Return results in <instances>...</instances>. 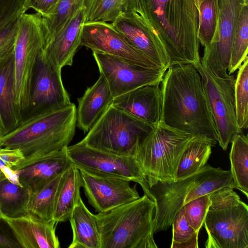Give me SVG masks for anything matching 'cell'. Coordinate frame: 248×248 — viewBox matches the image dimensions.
Returning a JSON list of instances; mask_svg holds the SVG:
<instances>
[{
	"instance_id": "obj_1",
	"label": "cell",
	"mask_w": 248,
	"mask_h": 248,
	"mask_svg": "<svg viewBox=\"0 0 248 248\" xmlns=\"http://www.w3.org/2000/svg\"><path fill=\"white\" fill-rule=\"evenodd\" d=\"M136 17L157 48L169 57L170 66L201 62L196 0H139Z\"/></svg>"
},
{
	"instance_id": "obj_2",
	"label": "cell",
	"mask_w": 248,
	"mask_h": 248,
	"mask_svg": "<svg viewBox=\"0 0 248 248\" xmlns=\"http://www.w3.org/2000/svg\"><path fill=\"white\" fill-rule=\"evenodd\" d=\"M160 84V121L177 130L207 139L215 146L218 136L201 77L195 66H170Z\"/></svg>"
},
{
	"instance_id": "obj_3",
	"label": "cell",
	"mask_w": 248,
	"mask_h": 248,
	"mask_svg": "<svg viewBox=\"0 0 248 248\" xmlns=\"http://www.w3.org/2000/svg\"><path fill=\"white\" fill-rule=\"evenodd\" d=\"M77 123V108L71 103L24 121L0 138V148L20 150L25 158L21 164L68 146L75 135Z\"/></svg>"
},
{
	"instance_id": "obj_4",
	"label": "cell",
	"mask_w": 248,
	"mask_h": 248,
	"mask_svg": "<svg viewBox=\"0 0 248 248\" xmlns=\"http://www.w3.org/2000/svg\"><path fill=\"white\" fill-rule=\"evenodd\" d=\"M155 202L146 194L94 215L101 248H157L154 238Z\"/></svg>"
},
{
	"instance_id": "obj_5",
	"label": "cell",
	"mask_w": 248,
	"mask_h": 248,
	"mask_svg": "<svg viewBox=\"0 0 248 248\" xmlns=\"http://www.w3.org/2000/svg\"><path fill=\"white\" fill-rule=\"evenodd\" d=\"M233 188L209 194L211 204L203 226L208 248H248V206Z\"/></svg>"
},
{
	"instance_id": "obj_6",
	"label": "cell",
	"mask_w": 248,
	"mask_h": 248,
	"mask_svg": "<svg viewBox=\"0 0 248 248\" xmlns=\"http://www.w3.org/2000/svg\"><path fill=\"white\" fill-rule=\"evenodd\" d=\"M154 126L110 105L81 141L102 151L135 156Z\"/></svg>"
},
{
	"instance_id": "obj_7",
	"label": "cell",
	"mask_w": 248,
	"mask_h": 248,
	"mask_svg": "<svg viewBox=\"0 0 248 248\" xmlns=\"http://www.w3.org/2000/svg\"><path fill=\"white\" fill-rule=\"evenodd\" d=\"M194 137L160 121L155 124L135 156L146 180H175L182 155Z\"/></svg>"
},
{
	"instance_id": "obj_8",
	"label": "cell",
	"mask_w": 248,
	"mask_h": 248,
	"mask_svg": "<svg viewBox=\"0 0 248 248\" xmlns=\"http://www.w3.org/2000/svg\"><path fill=\"white\" fill-rule=\"evenodd\" d=\"M48 32L44 17L38 13L24 14L19 19L14 49L16 101L22 120L30 102L37 57L44 50Z\"/></svg>"
},
{
	"instance_id": "obj_9",
	"label": "cell",
	"mask_w": 248,
	"mask_h": 248,
	"mask_svg": "<svg viewBox=\"0 0 248 248\" xmlns=\"http://www.w3.org/2000/svg\"><path fill=\"white\" fill-rule=\"evenodd\" d=\"M200 74L203 89L216 126L219 145L226 150L229 143L242 131L235 111L234 77L215 76L201 62L194 66Z\"/></svg>"
},
{
	"instance_id": "obj_10",
	"label": "cell",
	"mask_w": 248,
	"mask_h": 248,
	"mask_svg": "<svg viewBox=\"0 0 248 248\" xmlns=\"http://www.w3.org/2000/svg\"><path fill=\"white\" fill-rule=\"evenodd\" d=\"M71 164L89 173L126 179L139 184L151 199L146 177L136 157L119 155L92 148L82 141L66 147Z\"/></svg>"
},
{
	"instance_id": "obj_11",
	"label": "cell",
	"mask_w": 248,
	"mask_h": 248,
	"mask_svg": "<svg viewBox=\"0 0 248 248\" xmlns=\"http://www.w3.org/2000/svg\"><path fill=\"white\" fill-rule=\"evenodd\" d=\"M248 0H218L217 20L213 37L204 47L202 65L215 76L227 78L232 44L239 17Z\"/></svg>"
},
{
	"instance_id": "obj_12",
	"label": "cell",
	"mask_w": 248,
	"mask_h": 248,
	"mask_svg": "<svg viewBox=\"0 0 248 248\" xmlns=\"http://www.w3.org/2000/svg\"><path fill=\"white\" fill-rule=\"evenodd\" d=\"M62 81L61 69L46 59L44 50L38 55L33 75L29 105L22 123L71 104Z\"/></svg>"
},
{
	"instance_id": "obj_13",
	"label": "cell",
	"mask_w": 248,
	"mask_h": 248,
	"mask_svg": "<svg viewBox=\"0 0 248 248\" xmlns=\"http://www.w3.org/2000/svg\"><path fill=\"white\" fill-rule=\"evenodd\" d=\"M80 46L143 68L165 70L133 46L111 23L85 22L81 30Z\"/></svg>"
},
{
	"instance_id": "obj_14",
	"label": "cell",
	"mask_w": 248,
	"mask_h": 248,
	"mask_svg": "<svg viewBox=\"0 0 248 248\" xmlns=\"http://www.w3.org/2000/svg\"><path fill=\"white\" fill-rule=\"evenodd\" d=\"M211 166L206 165L197 173L177 180H147L151 199L155 204L154 233L166 231L184 206L188 192L205 177Z\"/></svg>"
},
{
	"instance_id": "obj_15",
	"label": "cell",
	"mask_w": 248,
	"mask_h": 248,
	"mask_svg": "<svg viewBox=\"0 0 248 248\" xmlns=\"http://www.w3.org/2000/svg\"><path fill=\"white\" fill-rule=\"evenodd\" d=\"M92 51L100 74L106 79L114 98L140 87L160 84L167 70L143 68L111 55Z\"/></svg>"
},
{
	"instance_id": "obj_16",
	"label": "cell",
	"mask_w": 248,
	"mask_h": 248,
	"mask_svg": "<svg viewBox=\"0 0 248 248\" xmlns=\"http://www.w3.org/2000/svg\"><path fill=\"white\" fill-rule=\"evenodd\" d=\"M79 170L88 202L98 213L108 212L140 197L136 185L131 187L129 180Z\"/></svg>"
},
{
	"instance_id": "obj_17",
	"label": "cell",
	"mask_w": 248,
	"mask_h": 248,
	"mask_svg": "<svg viewBox=\"0 0 248 248\" xmlns=\"http://www.w3.org/2000/svg\"><path fill=\"white\" fill-rule=\"evenodd\" d=\"M71 165L65 147L23 163L13 170L17 173L19 183L31 194Z\"/></svg>"
},
{
	"instance_id": "obj_18",
	"label": "cell",
	"mask_w": 248,
	"mask_h": 248,
	"mask_svg": "<svg viewBox=\"0 0 248 248\" xmlns=\"http://www.w3.org/2000/svg\"><path fill=\"white\" fill-rule=\"evenodd\" d=\"M114 107L153 125L160 121L162 95L160 84L146 85L114 98Z\"/></svg>"
},
{
	"instance_id": "obj_19",
	"label": "cell",
	"mask_w": 248,
	"mask_h": 248,
	"mask_svg": "<svg viewBox=\"0 0 248 248\" xmlns=\"http://www.w3.org/2000/svg\"><path fill=\"white\" fill-rule=\"evenodd\" d=\"M85 22L82 8L46 44L44 54L59 69L72 65L74 57L80 46L81 30Z\"/></svg>"
},
{
	"instance_id": "obj_20",
	"label": "cell",
	"mask_w": 248,
	"mask_h": 248,
	"mask_svg": "<svg viewBox=\"0 0 248 248\" xmlns=\"http://www.w3.org/2000/svg\"><path fill=\"white\" fill-rule=\"evenodd\" d=\"M23 248H60L55 232L56 223L30 216L17 218H2Z\"/></svg>"
},
{
	"instance_id": "obj_21",
	"label": "cell",
	"mask_w": 248,
	"mask_h": 248,
	"mask_svg": "<svg viewBox=\"0 0 248 248\" xmlns=\"http://www.w3.org/2000/svg\"><path fill=\"white\" fill-rule=\"evenodd\" d=\"M114 97L104 77L100 74L97 81L78 99L77 125L88 132L111 105Z\"/></svg>"
},
{
	"instance_id": "obj_22",
	"label": "cell",
	"mask_w": 248,
	"mask_h": 248,
	"mask_svg": "<svg viewBox=\"0 0 248 248\" xmlns=\"http://www.w3.org/2000/svg\"><path fill=\"white\" fill-rule=\"evenodd\" d=\"M0 116L3 136L22 123L16 101L14 52L0 62Z\"/></svg>"
},
{
	"instance_id": "obj_23",
	"label": "cell",
	"mask_w": 248,
	"mask_h": 248,
	"mask_svg": "<svg viewBox=\"0 0 248 248\" xmlns=\"http://www.w3.org/2000/svg\"><path fill=\"white\" fill-rule=\"evenodd\" d=\"M135 48L140 51L162 69L170 66L169 58L155 45L133 16L122 15L111 23Z\"/></svg>"
},
{
	"instance_id": "obj_24",
	"label": "cell",
	"mask_w": 248,
	"mask_h": 248,
	"mask_svg": "<svg viewBox=\"0 0 248 248\" xmlns=\"http://www.w3.org/2000/svg\"><path fill=\"white\" fill-rule=\"evenodd\" d=\"M73 239L69 248H101L100 237L94 214L86 207L81 198L69 217Z\"/></svg>"
},
{
	"instance_id": "obj_25",
	"label": "cell",
	"mask_w": 248,
	"mask_h": 248,
	"mask_svg": "<svg viewBox=\"0 0 248 248\" xmlns=\"http://www.w3.org/2000/svg\"><path fill=\"white\" fill-rule=\"evenodd\" d=\"M83 9L85 22L112 23L122 15L140 14L139 0H84Z\"/></svg>"
},
{
	"instance_id": "obj_26",
	"label": "cell",
	"mask_w": 248,
	"mask_h": 248,
	"mask_svg": "<svg viewBox=\"0 0 248 248\" xmlns=\"http://www.w3.org/2000/svg\"><path fill=\"white\" fill-rule=\"evenodd\" d=\"M81 187L79 170L72 164L65 170L57 192L53 221L57 224L69 219L73 208L81 198Z\"/></svg>"
},
{
	"instance_id": "obj_27",
	"label": "cell",
	"mask_w": 248,
	"mask_h": 248,
	"mask_svg": "<svg viewBox=\"0 0 248 248\" xmlns=\"http://www.w3.org/2000/svg\"><path fill=\"white\" fill-rule=\"evenodd\" d=\"M31 193L20 184L0 176V213L1 217L17 218L29 216Z\"/></svg>"
},
{
	"instance_id": "obj_28",
	"label": "cell",
	"mask_w": 248,
	"mask_h": 248,
	"mask_svg": "<svg viewBox=\"0 0 248 248\" xmlns=\"http://www.w3.org/2000/svg\"><path fill=\"white\" fill-rule=\"evenodd\" d=\"M214 146L207 139L194 137L182 155L175 180L186 178L202 170L207 164Z\"/></svg>"
},
{
	"instance_id": "obj_29",
	"label": "cell",
	"mask_w": 248,
	"mask_h": 248,
	"mask_svg": "<svg viewBox=\"0 0 248 248\" xmlns=\"http://www.w3.org/2000/svg\"><path fill=\"white\" fill-rule=\"evenodd\" d=\"M65 170L31 194L30 216L50 222L53 214L57 192Z\"/></svg>"
},
{
	"instance_id": "obj_30",
	"label": "cell",
	"mask_w": 248,
	"mask_h": 248,
	"mask_svg": "<svg viewBox=\"0 0 248 248\" xmlns=\"http://www.w3.org/2000/svg\"><path fill=\"white\" fill-rule=\"evenodd\" d=\"M230 159L235 188L248 197V137L243 133L232 140Z\"/></svg>"
},
{
	"instance_id": "obj_31",
	"label": "cell",
	"mask_w": 248,
	"mask_h": 248,
	"mask_svg": "<svg viewBox=\"0 0 248 248\" xmlns=\"http://www.w3.org/2000/svg\"><path fill=\"white\" fill-rule=\"evenodd\" d=\"M226 186L235 188L231 170H225L220 168L211 166L202 180L188 192L184 205L195 198Z\"/></svg>"
},
{
	"instance_id": "obj_32",
	"label": "cell",
	"mask_w": 248,
	"mask_h": 248,
	"mask_svg": "<svg viewBox=\"0 0 248 248\" xmlns=\"http://www.w3.org/2000/svg\"><path fill=\"white\" fill-rule=\"evenodd\" d=\"M235 111L238 126L248 127V57L238 68L234 84Z\"/></svg>"
},
{
	"instance_id": "obj_33",
	"label": "cell",
	"mask_w": 248,
	"mask_h": 248,
	"mask_svg": "<svg viewBox=\"0 0 248 248\" xmlns=\"http://www.w3.org/2000/svg\"><path fill=\"white\" fill-rule=\"evenodd\" d=\"M248 5L243 9L234 38L230 62L229 75L234 73L248 57Z\"/></svg>"
},
{
	"instance_id": "obj_34",
	"label": "cell",
	"mask_w": 248,
	"mask_h": 248,
	"mask_svg": "<svg viewBox=\"0 0 248 248\" xmlns=\"http://www.w3.org/2000/svg\"><path fill=\"white\" fill-rule=\"evenodd\" d=\"M83 2L84 0H59L49 14L43 16L48 32L47 43L78 10L83 8Z\"/></svg>"
},
{
	"instance_id": "obj_35",
	"label": "cell",
	"mask_w": 248,
	"mask_h": 248,
	"mask_svg": "<svg viewBox=\"0 0 248 248\" xmlns=\"http://www.w3.org/2000/svg\"><path fill=\"white\" fill-rule=\"evenodd\" d=\"M171 248H198V234L188 222L183 206L177 212L172 225Z\"/></svg>"
},
{
	"instance_id": "obj_36",
	"label": "cell",
	"mask_w": 248,
	"mask_h": 248,
	"mask_svg": "<svg viewBox=\"0 0 248 248\" xmlns=\"http://www.w3.org/2000/svg\"><path fill=\"white\" fill-rule=\"evenodd\" d=\"M218 0H204L200 5L198 38L204 47L210 43L215 31Z\"/></svg>"
},
{
	"instance_id": "obj_37",
	"label": "cell",
	"mask_w": 248,
	"mask_h": 248,
	"mask_svg": "<svg viewBox=\"0 0 248 248\" xmlns=\"http://www.w3.org/2000/svg\"><path fill=\"white\" fill-rule=\"evenodd\" d=\"M209 194L195 198L184 205L187 220L198 233L203 226L211 204Z\"/></svg>"
},
{
	"instance_id": "obj_38",
	"label": "cell",
	"mask_w": 248,
	"mask_h": 248,
	"mask_svg": "<svg viewBox=\"0 0 248 248\" xmlns=\"http://www.w3.org/2000/svg\"><path fill=\"white\" fill-rule=\"evenodd\" d=\"M30 8L29 0H0V31Z\"/></svg>"
},
{
	"instance_id": "obj_39",
	"label": "cell",
	"mask_w": 248,
	"mask_h": 248,
	"mask_svg": "<svg viewBox=\"0 0 248 248\" xmlns=\"http://www.w3.org/2000/svg\"><path fill=\"white\" fill-rule=\"evenodd\" d=\"M20 17L0 31V62L14 53Z\"/></svg>"
},
{
	"instance_id": "obj_40",
	"label": "cell",
	"mask_w": 248,
	"mask_h": 248,
	"mask_svg": "<svg viewBox=\"0 0 248 248\" xmlns=\"http://www.w3.org/2000/svg\"><path fill=\"white\" fill-rule=\"evenodd\" d=\"M7 222L0 217V248H21Z\"/></svg>"
},
{
	"instance_id": "obj_41",
	"label": "cell",
	"mask_w": 248,
	"mask_h": 248,
	"mask_svg": "<svg viewBox=\"0 0 248 248\" xmlns=\"http://www.w3.org/2000/svg\"><path fill=\"white\" fill-rule=\"evenodd\" d=\"M24 159L22 153L18 149L0 148V159L12 169L20 165Z\"/></svg>"
},
{
	"instance_id": "obj_42",
	"label": "cell",
	"mask_w": 248,
	"mask_h": 248,
	"mask_svg": "<svg viewBox=\"0 0 248 248\" xmlns=\"http://www.w3.org/2000/svg\"><path fill=\"white\" fill-rule=\"evenodd\" d=\"M59 0H35L31 8L43 16H46L52 11Z\"/></svg>"
},
{
	"instance_id": "obj_43",
	"label": "cell",
	"mask_w": 248,
	"mask_h": 248,
	"mask_svg": "<svg viewBox=\"0 0 248 248\" xmlns=\"http://www.w3.org/2000/svg\"><path fill=\"white\" fill-rule=\"evenodd\" d=\"M4 175L12 182L20 184L18 179V175L16 170L12 168L3 165L0 167Z\"/></svg>"
},
{
	"instance_id": "obj_44",
	"label": "cell",
	"mask_w": 248,
	"mask_h": 248,
	"mask_svg": "<svg viewBox=\"0 0 248 248\" xmlns=\"http://www.w3.org/2000/svg\"><path fill=\"white\" fill-rule=\"evenodd\" d=\"M3 136V126L0 116V138Z\"/></svg>"
},
{
	"instance_id": "obj_45",
	"label": "cell",
	"mask_w": 248,
	"mask_h": 248,
	"mask_svg": "<svg viewBox=\"0 0 248 248\" xmlns=\"http://www.w3.org/2000/svg\"><path fill=\"white\" fill-rule=\"evenodd\" d=\"M204 0H196V3H197V5L198 7V8L200 10V5H201V3Z\"/></svg>"
},
{
	"instance_id": "obj_46",
	"label": "cell",
	"mask_w": 248,
	"mask_h": 248,
	"mask_svg": "<svg viewBox=\"0 0 248 248\" xmlns=\"http://www.w3.org/2000/svg\"><path fill=\"white\" fill-rule=\"evenodd\" d=\"M29 0L30 3V5L31 6V8L32 5L33 3L35 0Z\"/></svg>"
},
{
	"instance_id": "obj_47",
	"label": "cell",
	"mask_w": 248,
	"mask_h": 248,
	"mask_svg": "<svg viewBox=\"0 0 248 248\" xmlns=\"http://www.w3.org/2000/svg\"><path fill=\"white\" fill-rule=\"evenodd\" d=\"M2 174H3V173H2V171L0 169V176H1Z\"/></svg>"
},
{
	"instance_id": "obj_48",
	"label": "cell",
	"mask_w": 248,
	"mask_h": 248,
	"mask_svg": "<svg viewBox=\"0 0 248 248\" xmlns=\"http://www.w3.org/2000/svg\"><path fill=\"white\" fill-rule=\"evenodd\" d=\"M0 217H1V216L0 213Z\"/></svg>"
}]
</instances>
